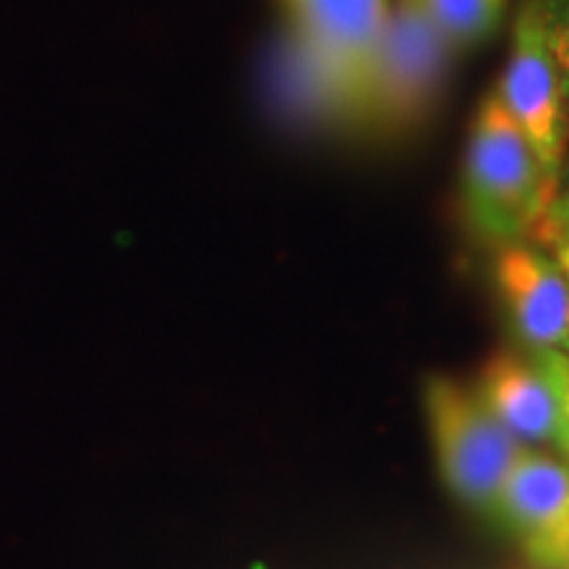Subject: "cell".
Wrapping results in <instances>:
<instances>
[{
  "label": "cell",
  "instance_id": "2",
  "mask_svg": "<svg viewBox=\"0 0 569 569\" xmlns=\"http://www.w3.org/2000/svg\"><path fill=\"white\" fill-rule=\"evenodd\" d=\"M453 48L415 0H393L369 56L353 124L398 132L425 117L446 80Z\"/></svg>",
  "mask_w": 569,
  "mask_h": 569
},
{
  "label": "cell",
  "instance_id": "6",
  "mask_svg": "<svg viewBox=\"0 0 569 569\" xmlns=\"http://www.w3.org/2000/svg\"><path fill=\"white\" fill-rule=\"evenodd\" d=\"M501 519L538 569H569V467L525 448L498 490Z\"/></svg>",
  "mask_w": 569,
  "mask_h": 569
},
{
  "label": "cell",
  "instance_id": "9",
  "mask_svg": "<svg viewBox=\"0 0 569 569\" xmlns=\"http://www.w3.org/2000/svg\"><path fill=\"white\" fill-rule=\"evenodd\" d=\"M453 53L478 46L501 24L507 0H415Z\"/></svg>",
  "mask_w": 569,
  "mask_h": 569
},
{
  "label": "cell",
  "instance_id": "8",
  "mask_svg": "<svg viewBox=\"0 0 569 569\" xmlns=\"http://www.w3.org/2000/svg\"><path fill=\"white\" fill-rule=\"evenodd\" d=\"M478 396L519 443L557 446V403L532 359L496 353L482 369Z\"/></svg>",
  "mask_w": 569,
  "mask_h": 569
},
{
  "label": "cell",
  "instance_id": "5",
  "mask_svg": "<svg viewBox=\"0 0 569 569\" xmlns=\"http://www.w3.org/2000/svg\"><path fill=\"white\" fill-rule=\"evenodd\" d=\"M290 38L343 90L348 124H353L361 80L386 24L390 0H280Z\"/></svg>",
  "mask_w": 569,
  "mask_h": 569
},
{
  "label": "cell",
  "instance_id": "10",
  "mask_svg": "<svg viewBox=\"0 0 569 569\" xmlns=\"http://www.w3.org/2000/svg\"><path fill=\"white\" fill-rule=\"evenodd\" d=\"M532 365L549 382L553 403H557V448L569 459V353L561 348H538L532 351Z\"/></svg>",
  "mask_w": 569,
  "mask_h": 569
},
{
  "label": "cell",
  "instance_id": "4",
  "mask_svg": "<svg viewBox=\"0 0 569 569\" xmlns=\"http://www.w3.org/2000/svg\"><path fill=\"white\" fill-rule=\"evenodd\" d=\"M496 96L528 138L546 172L561 177L569 134V101L546 46L538 0H525L517 13L509 63Z\"/></svg>",
  "mask_w": 569,
  "mask_h": 569
},
{
  "label": "cell",
  "instance_id": "3",
  "mask_svg": "<svg viewBox=\"0 0 569 569\" xmlns=\"http://www.w3.org/2000/svg\"><path fill=\"white\" fill-rule=\"evenodd\" d=\"M425 411L446 486L472 509L493 515L498 490L525 446L478 393L448 377L425 382Z\"/></svg>",
  "mask_w": 569,
  "mask_h": 569
},
{
  "label": "cell",
  "instance_id": "13",
  "mask_svg": "<svg viewBox=\"0 0 569 569\" xmlns=\"http://www.w3.org/2000/svg\"><path fill=\"white\" fill-rule=\"evenodd\" d=\"M561 351L569 353V325H567V336H565V340H561Z\"/></svg>",
  "mask_w": 569,
  "mask_h": 569
},
{
  "label": "cell",
  "instance_id": "1",
  "mask_svg": "<svg viewBox=\"0 0 569 569\" xmlns=\"http://www.w3.org/2000/svg\"><path fill=\"white\" fill-rule=\"evenodd\" d=\"M559 177L546 172L496 90L480 103L469 134L461 201L467 222L498 248L528 243L557 196Z\"/></svg>",
  "mask_w": 569,
  "mask_h": 569
},
{
  "label": "cell",
  "instance_id": "11",
  "mask_svg": "<svg viewBox=\"0 0 569 569\" xmlns=\"http://www.w3.org/2000/svg\"><path fill=\"white\" fill-rule=\"evenodd\" d=\"M530 240H536L543 251H549L559 261L569 280V172L567 177H559L557 196Z\"/></svg>",
  "mask_w": 569,
  "mask_h": 569
},
{
  "label": "cell",
  "instance_id": "12",
  "mask_svg": "<svg viewBox=\"0 0 569 569\" xmlns=\"http://www.w3.org/2000/svg\"><path fill=\"white\" fill-rule=\"evenodd\" d=\"M540 19H543L546 46L559 71L561 90L569 101V0H538Z\"/></svg>",
  "mask_w": 569,
  "mask_h": 569
},
{
  "label": "cell",
  "instance_id": "7",
  "mask_svg": "<svg viewBox=\"0 0 569 569\" xmlns=\"http://www.w3.org/2000/svg\"><path fill=\"white\" fill-rule=\"evenodd\" d=\"M496 282L519 338L532 351L561 348L569 325V280L559 261L540 246H503Z\"/></svg>",
  "mask_w": 569,
  "mask_h": 569
}]
</instances>
